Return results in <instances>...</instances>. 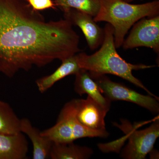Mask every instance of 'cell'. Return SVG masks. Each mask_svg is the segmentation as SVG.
<instances>
[{"label":"cell","mask_w":159,"mask_h":159,"mask_svg":"<svg viewBox=\"0 0 159 159\" xmlns=\"http://www.w3.org/2000/svg\"><path fill=\"white\" fill-rule=\"evenodd\" d=\"M29 6L35 11H39L45 9L57 8L53 0H25Z\"/></svg>","instance_id":"17"},{"label":"cell","mask_w":159,"mask_h":159,"mask_svg":"<svg viewBox=\"0 0 159 159\" xmlns=\"http://www.w3.org/2000/svg\"><path fill=\"white\" fill-rule=\"evenodd\" d=\"M29 144L22 133L0 134V159L27 158Z\"/></svg>","instance_id":"10"},{"label":"cell","mask_w":159,"mask_h":159,"mask_svg":"<svg viewBox=\"0 0 159 159\" xmlns=\"http://www.w3.org/2000/svg\"><path fill=\"white\" fill-rule=\"evenodd\" d=\"M76 114V100L74 99L63 107L55 125L41 131V134L55 143L74 142L83 138L108 137L109 134L106 130H92L84 126L77 120Z\"/></svg>","instance_id":"4"},{"label":"cell","mask_w":159,"mask_h":159,"mask_svg":"<svg viewBox=\"0 0 159 159\" xmlns=\"http://www.w3.org/2000/svg\"><path fill=\"white\" fill-rule=\"evenodd\" d=\"M21 119L13 109L5 101L0 100V134H15L20 132Z\"/></svg>","instance_id":"15"},{"label":"cell","mask_w":159,"mask_h":159,"mask_svg":"<svg viewBox=\"0 0 159 159\" xmlns=\"http://www.w3.org/2000/svg\"><path fill=\"white\" fill-rule=\"evenodd\" d=\"M75 75V92L80 96L87 94L104 108L109 110L111 101L102 95L99 86L91 77L89 72L81 69Z\"/></svg>","instance_id":"11"},{"label":"cell","mask_w":159,"mask_h":159,"mask_svg":"<svg viewBox=\"0 0 159 159\" xmlns=\"http://www.w3.org/2000/svg\"><path fill=\"white\" fill-rule=\"evenodd\" d=\"M93 153L91 148L68 143H53L50 152L52 159H87Z\"/></svg>","instance_id":"14"},{"label":"cell","mask_w":159,"mask_h":159,"mask_svg":"<svg viewBox=\"0 0 159 159\" xmlns=\"http://www.w3.org/2000/svg\"><path fill=\"white\" fill-rule=\"evenodd\" d=\"M75 100L76 117L81 125L92 130H106L105 118L108 110L89 96Z\"/></svg>","instance_id":"8"},{"label":"cell","mask_w":159,"mask_h":159,"mask_svg":"<svg viewBox=\"0 0 159 159\" xmlns=\"http://www.w3.org/2000/svg\"><path fill=\"white\" fill-rule=\"evenodd\" d=\"M67 20L47 21L24 0H0V73L13 77L80 52Z\"/></svg>","instance_id":"1"},{"label":"cell","mask_w":159,"mask_h":159,"mask_svg":"<svg viewBox=\"0 0 159 159\" xmlns=\"http://www.w3.org/2000/svg\"><path fill=\"white\" fill-rule=\"evenodd\" d=\"M20 132L25 134L33 146L32 158L46 159L50 157L53 142L41 134V131L32 125L27 118L21 119Z\"/></svg>","instance_id":"12"},{"label":"cell","mask_w":159,"mask_h":159,"mask_svg":"<svg viewBox=\"0 0 159 159\" xmlns=\"http://www.w3.org/2000/svg\"><path fill=\"white\" fill-rule=\"evenodd\" d=\"M128 135L129 142L122 150L121 157L125 159H144L153 148L159 136V120L157 119L148 128L129 131L120 128Z\"/></svg>","instance_id":"7"},{"label":"cell","mask_w":159,"mask_h":159,"mask_svg":"<svg viewBox=\"0 0 159 159\" xmlns=\"http://www.w3.org/2000/svg\"><path fill=\"white\" fill-rule=\"evenodd\" d=\"M56 7L63 11L74 9L95 17L100 8L99 0H54Z\"/></svg>","instance_id":"16"},{"label":"cell","mask_w":159,"mask_h":159,"mask_svg":"<svg viewBox=\"0 0 159 159\" xmlns=\"http://www.w3.org/2000/svg\"><path fill=\"white\" fill-rule=\"evenodd\" d=\"M61 62V66L52 74L36 80L37 88L41 93L47 92L57 81L69 75L76 74L81 70L76 54Z\"/></svg>","instance_id":"13"},{"label":"cell","mask_w":159,"mask_h":159,"mask_svg":"<svg viewBox=\"0 0 159 159\" xmlns=\"http://www.w3.org/2000/svg\"><path fill=\"white\" fill-rule=\"evenodd\" d=\"M122 1L126 2L129 3L130 2H132V1H134V0H122Z\"/></svg>","instance_id":"18"},{"label":"cell","mask_w":159,"mask_h":159,"mask_svg":"<svg viewBox=\"0 0 159 159\" xmlns=\"http://www.w3.org/2000/svg\"><path fill=\"white\" fill-rule=\"evenodd\" d=\"M92 78L97 82L102 93L110 101L133 102L154 113H158L159 98L139 93L123 84L112 81L105 75Z\"/></svg>","instance_id":"5"},{"label":"cell","mask_w":159,"mask_h":159,"mask_svg":"<svg viewBox=\"0 0 159 159\" xmlns=\"http://www.w3.org/2000/svg\"><path fill=\"white\" fill-rule=\"evenodd\" d=\"M65 19L72 25L78 26L84 34L89 48L95 50L102 44L104 36L102 29L94 20L93 17L85 12L74 9L63 11Z\"/></svg>","instance_id":"9"},{"label":"cell","mask_w":159,"mask_h":159,"mask_svg":"<svg viewBox=\"0 0 159 159\" xmlns=\"http://www.w3.org/2000/svg\"><path fill=\"white\" fill-rule=\"evenodd\" d=\"M100 8L93 17L96 22H106L114 29L116 48L122 47L130 28L143 18L159 15V1L142 4H131L122 0H99Z\"/></svg>","instance_id":"3"},{"label":"cell","mask_w":159,"mask_h":159,"mask_svg":"<svg viewBox=\"0 0 159 159\" xmlns=\"http://www.w3.org/2000/svg\"><path fill=\"white\" fill-rule=\"evenodd\" d=\"M122 46L125 50L138 47L152 49L159 53V15L143 18L133 25Z\"/></svg>","instance_id":"6"},{"label":"cell","mask_w":159,"mask_h":159,"mask_svg":"<svg viewBox=\"0 0 159 159\" xmlns=\"http://www.w3.org/2000/svg\"><path fill=\"white\" fill-rule=\"evenodd\" d=\"M104 39L101 48L98 51L91 55L84 53L76 54L80 68L87 71L91 77L107 74L118 76L143 89L150 96L158 98L151 93L132 74L134 70L149 69L155 66L132 64L125 61L116 50L113 27L107 23L104 27Z\"/></svg>","instance_id":"2"}]
</instances>
